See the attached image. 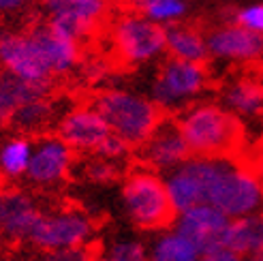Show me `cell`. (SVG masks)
Returning <instances> with one entry per match:
<instances>
[{
    "instance_id": "6da1fadb",
    "label": "cell",
    "mask_w": 263,
    "mask_h": 261,
    "mask_svg": "<svg viewBox=\"0 0 263 261\" xmlns=\"http://www.w3.org/2000/svg\"><path fill=\"white\" fill-rule=\"evenodd\" d=\"M178 124L195 156H235L244 143L240 118L216 103L184 107Z\"/></svg>"
},
{
    "instance_id": "7a4b0ae2",
    "label": "cell",
    "mask_w": 263,
    "mask_h": 261,
    "mask_svg": "<svg viewBox=\"0 0 263 261\" xmlns=\"http://www.w3.org/2000/svg\"><path fill=\"white\" fill-rule=\"evenodd\" d=\"M122 203L126 216L137 229L163 231L174 225L176 208L169 199L165 178L146 165H139L126 174L122 184Z\"/></svg>"
},
{
    "instance_id": "3957f363",
    "label": "cell",
    "mask_w": 263,
    "mask_h": 261,
    "mask_svg": "<svg viewBox=\"0 0 263 261\" xmlns=\"http://www.w3.org/2000/svg\"><path fill=\"white\" fill-rule=\"evenodd\" d=\"M92 105L101 111L111 133L124 139L130 148H139L165 118V111L152 99L128 90H103Z\"/></svg>"
},
{
    "instance_id": "277c9868",
    "label": "cell",
    "mask_w": 263,
    "mask_h": 261,
    "mask_svg": "<svg viewBox=\"0 0 263 261\" xmlns=\"http://www.w3.org/2000/svg\"><path fill=\"white\" fill-rule=\"evenodd\" d=\"M205 203L218 208L229 218L253 214L263 210V182L251 165L233 161V156H220L208 184Z\"/></svg>"
},
{
    "instance_id": "5b68a950",
    "label": "cell",
    "mask_w": 263,
    "mask_h": 261,
    "mask_svg": "<svg viewBox=\"0 0 263 261\" xmlns=\"http://www.w3.org/2000/svg\"><path fill=\"white\" fill-rule=\"evenodd\" d=\"M111 45L124 64H148L165 54V26L133 11L111 26Z\"/></svg>"
},
{
    "instance_id": "8992f818",
    "label": "cell",
    "mask_w": 263,
    "mask_h": 261,
    "mask_svg": "<svg viewBox=\"0 0 263 261\" xmlns=\"http://www.w3.org/2000/svg\"><path fill=\"white\" fill-rule=\"evenodd\" d=\"M208 71L203 62H191L169 56L152 84V101L163 111H178L191 103L208 88Z\"/></svg>"
},
{
    "instance_id": "52a82bcc",
    "label": "cell",
    "mask_w": 263,
    "mask_h": 261,
    "mask_svg": "<svg viewBox=\"0 0 263 261\" xmlns=\"http://www.w3.org/2000/svg\"><path fill=\"white\" fill-rule=\"evenodd\" d=\"M95 236V220L82 210L41 212L28 236V242L39 251H58L86 246Z\"/></svg>"
},
{
    "instance_id": "ba28073f",
    "label": "cell",
    "mask_w": 263,
    "mask_h": 261,
    "mask_svg": "<svg viewBox=\"0 0 263 261\" xmlns=\"http://www.w3.org/2000/svg\"><path fill=\"white\" fill-rule=\"evenodd\" d=\"M220 156H195L191 154L186 161L176 169L165 174V187L169 193L176 214L193 208L197 203H205L208 184L212 180Z\"/></svg>"
},
{
    "instance_id": "9c48e42d",
    "label": "cell",
    "mask_w": 263,
    "mask_h": 261,
    "mask_svg": "<svg viewBox=\"0 0 263 261\" xmlns=\"http://www.w3.org/2000/svg\"><path fill=\"white\" fill-rule=\"evenodd\" d=\"M0 67H3V71H9L34 84L51 86V80H54L45 58L41 56L28 30L0 32Z\"/></svg>"
},
{
    "instance_id": "30bf717a",
    "label": "cell",
    "mask_w": 263,
    "mask_h": 261,
    "mask_svg": "<svg viewBox=\"0 0 263 261\" xmlns=\"http://www.w3.org/2000/svg\"><path fill=\"white\" fill-rule=\"evenodd\" d=\"M75 163V150L67 141H62L58 135H41L34 146L26 178L30 184L51 189L69 178Z\"/></svg>"
},
{
    "instance_id": "8fae6325",
    "label": "cell",
    "mask_w": 263,
    "mask_h": 261,
    "mask_svg": "<svg viewBox=\"0 0 263 261\" xmlns=\"http://www.w3.org/2000/svg\"><path fill=\"white\" fill-rule=\"evenodd\" d=\"M229 216L210 203H197L176 214L174 229L189 238L199 253L220 249L225 242V231L229 227Z\"/></svg>"
},
{
    "instance_id": "7c38bea8",
    "label": "cell",
    "mask_w": 263,
    "mask_h": 261,
    "mask_svg": "<svg viewBox=\"0 0 263 261\" xmlns=\"http://www.w3.org/2000/svg\"><path fill=\"white\" fill-rule=\"evenodd\" d=\"M109 133V124L95 105H77L56 122V135L82 154H95Z\"/></svg>"
},
{
    "instance_id": "4fadbf2b",
    "label": "cell",
    "mask_w": 263,
    "mask_h": 261,
    "mask_svg": "<svg viewBox=\"0 0 263 261\" xmlns=\"http://www.w3.org/2000/svg\"><path fill=\"white\" fill-rule=\"evenodd\" d=\"M139 150V161L154 172H172L180 163H184L191 156L189 143L184 139L178 120L163 118L152 130V135L137 148Z\"/></svg>"
},
{
    "instance_id": "5bb4252c",
    "label": "cell",
    "mask_w": 263,
    "mask_h": 261,
    "mask_svg": "<svg viewBox=\"0 0 263 261\" xmlns=\"http://www.w3.org/2000/svg\"><path fill=\"white\" fill-rule=\"evenodd\" d=\"M210 56L229 62H253L263 56V34L242 24H229L212 30L208 36Z\"/></svg>"
},
{
    "instance_id": "9a60e30c",
    "label": "cell",
    "mask_w": 263,
    "mask_h": 261,
    "mask_svg": "<svg viewBox=\"0 0 263 261\" xmlns=\"http://www.w3.org/2000/svg\"><path fill=\"white\" fill-rule=\"evenodd\" d=\"M41 210L30 195L17 189L0 191V238L7 242H28Z\"/></svg>"
},
{
    "instance_id": "2e32d148",
    "label": "cell",
    "mask_w": 263,
    "mask_h": 261,
    "mask_svg": "<svg viewBox=\"0 0 263 261\" xmlns=\"http://www.w3.org/2000/svg\"><path fill=\"white\" fill-rule=\"evenodd\" d=\"M28 34L32 36V41L36 43L41 56L45 58L47 67L54 77H62L71 73L82 60V43L71 41L67 36H60L58 32H54L47 26V22L43 24H34L28 30Z\"/></svg>"
},
{
    "instance_id": "e0dca14e",
    "label": "cell",
    "mask_w": 263,
    "mask_h": 261,
    "mask_svg": "<svg viewBox=\"0 0 263 261\" xmlns=\"http://www.w3.org/2000/svg\"><path fill=\"white\" fill-rule=\"evenodd\" d=\"M233 253L240 257L255 255L263 249V210H257L253 214H244L229 220V227L225 231V242Z\"/></svg>"
},
{
    "instance_id": "ac0fdd59",
    "label": "cell",
    "mask_w": 263,
    "mask_h": 261,
    "mask_svg": "<svg viewBox=\"0 0 263 261\" xmlns=\"http://www.w3.org/2000/svg\"><path fill=\"white\" fill-rule=\"evenodd\" d=\"M165 51L172 58L191 62H205L210 56L208 39L193 26L178 22L165 26Z\"/></svg>"
},
{
    "instance_id": "d6986e66",
    "label": "cell",
    "mask_w": 263,
    "mask_h": 261,
    "mask_svg": "<svg viewBox=\"0 0 263 261\" xmlns=\"http://www.w3.org/2000/svg\"><path fill=\"white\" fill-rule=\"evenodd\" d=\"M222 103L238 118H257L263 114V82L244 77L225 88Z\"/></svg>"
},
{
    "instance_id": "ffe728a7",
    "label": "cell",
    "mask_w": 263,
    "mask_h": 261,
    "mask_svg": "<svg viewBox=\"0 0 263 261\" xmlns=\"http://www.w3.org/2000/svg\"><path fill=\"white\" fill-rule=\"evenodd\" d=\"M54 114H56L54 103L47 97H41V99L28 101L13 109L9 124L15 128L17 133L36 135V133H43V130L54 122Z\"/></svg>"
},
{
    "instance_id": "44dd1931",
    "label": "cell",
    "mask_w": 263,
    "mask_h": 261,
    "mask_svg": "<svg viewBox=\"0 0 263 261\" xmlns=\"http://www.w3.org/2000/svg\"><path fill=\"white\" fill-rule=\"evenodd\" d=\"M199 249L180 231H161L148 246V261H199Z\"/></svg>"
},
{
    "instance_id": "7402d4cb",
    "label": "cell",
    "mask_w": 263,
    "mask_h": 261,
    "mask_svg": "<svg viewBox=\"0 0 263 261\" xmlns=\"http://www.w3.org/2000/svg\"><path fill=\"white\" fill-rule=\"evenodd\" d=\"M32 146L34 141L30 135H11L0 143V174L7 178H20L26 176L30 156H32Z\"/></svg>"
},
{
    "instance_id": "603a6c76",
    "label": "cell",
    "mask_w": 263,
    "mask_h": 261,
    "mask_svg": "<svg viewBox=\"0 0 263 261\" xmlns=\"http://www.w3.org/2000/svg\"><path fill=\"white\" fill-rule=\"evenodd\" d=\"M49 88L51 86H43V84H34V82H28V80H22V77L13 75L9 71L0 73V95L7 99V103L13 109L24 105V103H28V101L47 97Z\"/></svg>"
},
{
    "instance_id": "cb8c5ba5",
    "label": "cell",
    "mask_w": 263,
    "mask_h": 261,
    "mask_svg": "<svg viewBox=\"0 0 263 261\" xmlns=\"http://www.w3.org/2000/svg\"><path fill=\"white\" fill-rule=\"evenodd\" d=\"M45 15H56V13H69L101 24L107 15V0H43L41 3Z\"/></svg>"
},
{
    "instance_id": "d4e9b609",
    "label": "cell",
    "mask_w": 263,
    "mask_h": 261,
    "mask_svg": "<svg viewBox=\"0 0 263 261\" xmlns=\"http://www.w3.org/2000/svg\"><path fill=\"white\" fill-rule=\"evenodd\" d=\"M128 3L133 7V11L163 26L180 22L184 13H186V3L184 0H128Z\"/></svg>"
},
{
    "instance_id": "484cf974",
    "label": "cell",
    "mask_w": 263,
    "mask_h": 261,
    "mask_svg": "<svg viewBox=\"0 0 263 261\" xmlns=\"http://www.w3.org/2000/svg\"><path fill=\"white\" fill-rule=\"evenodd\" d=\"M47 26L54 32H58L60 36H67L71 41L82 43L86 41L88 36H92L99 28V24L84 20V17H77V15H69V13H56V15H47Z\"/></svg>"
},
{
    "instance_id": "4316f807",
    "label": "cell",
    "mask_w": 263,
    "mask_h": 261,
    "mask_svg": "<svg viewBox=\"0 0 263 261\" xmlns=\"http://www.w3.org/2000/svg\"><path fill=\"white\" fill-rule=\"evenodd\" d=\"M95 253L103 261H148L146 244L133 238H118Z\"/></svg>"
},
{
    "instance_id": "83f0119b",
    "label": "cell",
    "mask_w": 263,
    "mask_h": 261,
    "mask_svg": "<svg viewBox=\"0 0 263 261\" xmlns=\"http://www.w3.org/2000/svg\"><path fill=\"white\" fill-rule=\"evenodd\" d=\"M84 176H86V180L97 182V184H107V182H114L118 178L116 161L95 154V159H90L84 165Z\"/></svg>"
},
{
    "instance_id": "f1b7e54d",
    "label": "cell",
    "mask_w": 263,
    "mask_h": 261,
    "mask_svg": "<svg viewBox=\"0 0 263 261\" xmlns=\"http://www.w3.org/2000/svg\"><path fill=\"white\" fill-rule=\"evenodd\" d=\"M235 22L263 34V5H248L235 13Z\"/></svg>"
},
{
    "instance_id": "f546056e",
    "label": "cell",
    "mask_w": 263,
    "mask_h": 261,
    "mask_svg": "<svg viewBox=\"0 0 263 261\" xmlns=\"http://www.w3.org/2000/svg\"><path fill=\"white\" fill-rule=\"evenodd\" d=\"M128 150H130V146H128L124 139H120L118 135L109 133V137L101 143L99 150H97L95 154L105 156V159H111V161H118V159H122V156H126Z\"/></svg>"
},
{
    "instance_id": "4dcf8cb0",
    "label": "cell",
    "mask_w": 263,
    "mask_h": 261,
    "mask_svg": "<svg viewBox=\"0 0 263 261\" xmlns=\"http://www.w3.org/2000/svg\"><path fill=\"white\" fill-rule=\"evenodd\" d=\"M41 261H90V251L86 249V246H77V249L45 251Z\"/></svg>"
},
{
    "instance_id": "1f68e13d",
    "label": "cell",
    "mask_w": 263,
    "mask_h": 261,
    "mask_svg": "<svg viewBox=\"0 0 263 261\" xmlns=\"http://www.w3.org/2000/svg\"><path fill=\"white\" fill-rule=\"evenodd\" d=\"M199 261H242V257L238 253H233L231 249H227V246H220V249L201 253Z\"/></svg>"
},
{
    "instance_id": "d6a6232c",
    "label": "cell",
    "mask_w": 263,
    "mask_h": 261,
    "mask_svg": "<svg viewBox=\"0 0 263 261\" xmlns=\"http://www.w3.org/2000/svg\"><path fill=\"white\" fill-rule=\"evenodd\" d=\"M28 0H0V15H11L17 13Z\"/></svg>"
},
{
    "instance_id": "836d02e7",
    "label": "cell",
    "mask_w": 263,
    "mask_h": 261,
    "mask_svg": "<svg viewBox=\"0 0 263 261\" xmlns=\"http://www.w3.org/2000/svg\"><path fill=\"white\" fill-rule=\"evenodd\" d=\"M11 114H13V107L7 103V99L0 95V128L3 126H7L9 124V120H11Z\"/></svg>"
},
{
    "instance_id": "e575fe53",
    "label": "cell",
    "mask_w": 263,
    "mask_h": 261,
    "mask_svg": "<svg viewBox=\"0 0 263 261\" xmlns=\"http://www.w3.org/2000/svg\"><path fill=\"white\" fill-rule=\"evenodd\" d=\"M253 172L259 176V180L263 182V148L259 150V154L255 156V161H253Z\"/></svg>"
},
{
    "instance_id": "d590c367",
    "label": "cell",
    "mask_w": 263,
    "mask_h": 261,
    "mask_svg": "<svg viewBox=\"0 0 263 261\" xmlns=\"http://www.w3.org/2000/svg\"><path fill=\"white\" fill-rule=\"evenodd\" d=\"M248 261H263V249L259 251V253H255V255H251V259Z\"/></svg>"
},
{
    "instance_id": "8d00e7d4",
    "label": "cell",
    "mask_w": 263,
    "mask_h": 261,
    "mask_svg": "<svg viewBox=\"0 0 263 261\" xmlns=\"http://www.w3.org/2000/svg\"><path fill=\"white\" fill-rule=\"evenodd\" d=\"M90 261H103V259H101V257H99L95 251H90Z\"/></svg>"
}]
</instances>
